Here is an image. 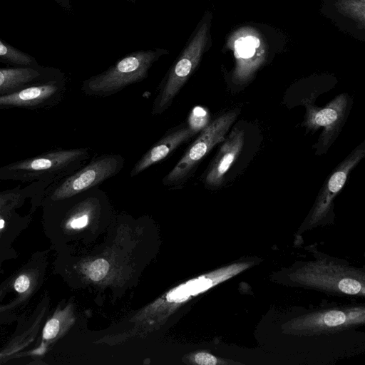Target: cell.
Instances as JSON below:
<instances>
[{"mask_svg":"<svg viewBox=\"0 0 365 365\" xmlns=\"http://www.w3.org/2000/svg\"><path fill=\"white\" fill-rule=\"evenodd\" d=\"M238 109L229 110L209 123L186 150L180 160L164 178L163 184L175 185L184 182L215 145L224 141L230 126L239 113Z\"/></svg>","mask_w":365,"mask_h":365,"instance_id":"277c9868","label":"cell"},{"mask_svg":"<svg viewBox=\"0 0 365 365\" xmlns=\"http://www.w3.org/2000/svg\"><path fill=\"white\" fill-rule=\"evenodd\" d=\"M29 285L30 280L25 274L20 275L14 282V288L19 293L26 292L29 287Z\"/></svg>","mask_w":365,"mask_h":365,"instance_id":"ffe728a7","label":"cell"},{"mask_svg":"<svg viewBox=\"0 0 365 365\" xmlns=\"http://www.w3.org/2000/svg\"><path fill=\"white\" fill-rule=\"evenodd\" d=\"M197 133L189 125L185 124L165 134L136 163L130 172V176H135L158 163Z\"/></svg>","mask_w":365,"mask_h":365,"instance_id":"9c48e42d","label":"cell"},{"mask_svg":"<svg viewBox=\"0 0 365 365\" xmlns=\"http://www.w3.org/2000/svg\"><path fill=\"white\" fill-rule=\"evenodd\" d=\"M348 102V95L341 93L323 108L305 103L304 125L307 130L316 131L323 128L317 145L321 150H326L338 135L345 119Z\"/></svg>","mask_w":365,"mask_h":365,"instance_id":"8992f818","label":"cell"},{"mask_svg":"<svg viewBox=\"0 0 365 365\" xmlns=\"http://www.w3.org/2000/svg\"><path fill=\"white\" fill-rule=\"evenodd\" d=\"M210 17L201 24L194 36L170 70L155 100L153 113L160 114L175 98L198 66L209 40Z\"/></svg>","mask_w":365,"mask_h":365,"instance_id":"3957f363","label":"cell"},{"mask_svg":"<svg viewBox=\"0 0 365 365\" xmlns=\"http://www.w3.org/2000/svg\"><path fill=\"white\" fill-rule=\"evenodd\" d=\"M210 286H212V281L210 279H198L190 281L186 284L178 287L170 292L167 298L170 301H183L190 294H197Z\"/></svg>","mask_w":365,"mask_h":365,"instance_id":"7c38bea8","label":"cell"},{"mask_svg":"<svg viewBox=\"0 0 365 365\" xmlns=\"http://www.w3.org/2000/svg\"><path fill=\"white\" fill-rule=\"evenodd\" d=\"M0 61L19 67H31L34 64V59L30 56L4 43L1 41H0Z\"/></svg>","mask_w":365,"mask_h":365,"instance_id":"4fadbf2b","label":"cell"},{"mask_svg":"<svg viewBox=\"0 0 365 365\" xmlns=\"http://www.w3.org/2000/svg\"><path fill=\"white\" fill-rule=\"evenodd\" d=\"M109 263L104 259L94 260L88 267V276L93 281L103 279L109 270Z\"/></svg>","mask_w":365,"mask_h":365,"instance_id":"2e32d148","label":"cell"},{"mask_svg":"<svg viewBox=\"0 0 365 365\" xmlns=\"http://www.w3.org/2000/svg\"><path fill=\"white\" fill-rule=\"evenodd\" d=\"M164 51H140L119 61L106 71L84 82L83 89L88 95L106 96L146 78L153 63Z\"/></svg>","mask_w":365,"mask_h":365,"instance_id":"7a4b0ae2","label":"cell"},{"mask_svg":"<svg viewBox=\"0 0 365 365\" xmlns=\"http://www.w3.org/2000/svg\"><path fill=\"white\" fill-rule=\"evenodd\" d=\"M122 165L120 155L101 156L77 172L50 185L41 196L51 201L72 197L113 176L120 170Z\"/></svg>","mask_w":365,"mask_h":365,"instance_id":"5b68a950","label":"cell"},{"mask_svg":"<svg viewBox=\"0 0 365 365\" xmlns=\"http://www.w3.org/2000/svg\"><path fill=\"white\" fill-rule=\"evenodd\" d=\"M365 143L363 142L334 169L322 187L312 215L314 222L326 215L331 207L334 197L344 187L350 172L364 158Z\"/></svg>","mask_w":365,"mask_h":365,"instance_id":"ba28073f","label":"cell"},{"mask_svg":"<svg viewBox=\"0 0 365 365\" xmlns=\"http://www.w3.org/2000/svg\"><path fill=\"white\" fill-rule=\"evenodd\" d=\"M88 215L87 213L82 214L73 218L70 222L72 228H82L88 225Z\"/></svg>","mask_w":365,"mask_h":365,"instance_id":"44dd1931","label":"cell"},{"mask_svg":"<svg viewBox=\"0 0 365 365\" xmlns=\"http://www.w3.org/2000/svg\"><path fill=\"white\" fill-rule=\"evenodd\" d=\"M314 319L315 327H334L344 324L347 321V317L342 311L330 310L320 314L319 318L317 316Z\"/></svg>","mask_w":365,"mask_h":365,"instance_id":"9a60e30c","label":"cell"},{"mask_svg":"<svg viewBox=\"0 0 365 365\" xmlns=\"http://www.w3.org/2000/svg\"><path fill=\"white\" fill-rule=\"evenodd\" d=\"M195 363L201 365H215L217 359L213 355L207 352L197 353L194 356Z\"/></svg>","mask_w":365,"mask_h":365,"instance_id":"d6986e66","label":"cell"},{"mask_svg":"<svg viewBox=\"0 0 365 365\" xmlns=\"http://www.w3.org/2000/svg\"><path fill=\"white\" fill-rule=\"evenodd\" d=\"M244 131L235 128L221 145L207 172L205 182L211 187H219L233 162L238 157L244 145Z\"/></svg>","mask_w":365,"mask_h":365,"instance_id":"30bf717a","label":"cell"},{"mask_svg":"<svg viewBox=\"0 0 365 365\" xmlns=\"http://www.w3.org/2000/svg\"><path fill=\"white\" fill-rule=\"evenodd\" d=\"M336 7L344 15L364 28V0H339Z\"/></svg>","mask_w":365,"mask_h":365,"instance_id":"5bb4252c","label":"cell"},{"mask_svg":"<svg viewBox=\"0 0 365 365\" xmlns=\"http://www.w3.org/2000/svg\"><path fill=\"white\" fill-rule=\"evenodd\" d=\"M87 155V149L58 148L0 167V180L44 182L48 186L68 176Z\"/></svg>","mask_w":365,"mask_h":365,"instance_id":"6da1fadb","label":"cell"},{"mask_svg":"<svg viewBox=\"0 0 365 365\" xmlns=\"http://www.w3.org/2000/svg\"><path fill=\"white\" fill-rule=\"evenodd\" d=\"M189 120L188 125L198 133L208 124V113L202 108L196 107L190 114Z\"/></svg>","mask_w":365,"mask_h":365,"instance_id":"e0dca14e","label":"cell"},{"mask_svg":"<svg viewBox=\"0 0 365 365\" xmlns=\"http://www.w3.org/2000/svg\"><path fill=\"white\" fill-rule=\"evenodd\" d=\"M60 323L57 319H50L45 325L43 330V337L45 339H51L58 333Z\"/></svg>","mask_w":365,"mask_h":365,"instance_id":"ac0fdd59","label":"cell"},{"mask_svg":"<svg viewBox=\"0 0 365 365\" xmlns=\"http://www.w3.org/2000/svg\"><path fill=\"white\" fill-rule=\"evenodd\" d=\"M64 83L60 79L27 86L7 95L0 96V109L52 108L61 100Z\"/></svg>","mask_w":365,"mask_h":365,"instance_id":"52a82bcc","label":"cell"},{"mask_svg":"<svg viewBox=\"0 0 365 365\" xmlns=\"http://www.w3.org/2000/svg\"><path fill=\"white\" fill-rule=\"evenodd\" d=\"M5 221L3 219H0V229L4 227Z\"/></svg>","mask_w":365,"mask_h":365,"instance_id":"7402d4cb","label":"cell"},{"mask_svg":"<svg viewBox=\"0 0 365 365\" xmlns=\"http://www.w3.org/2000/svg\"><path fill=\"white\" fill-rule=\"evenodd\" d=\"M56 79L34 66L0 68V96Z\"/></svg>","mask_w":365,"mask_h":365,"instance_id":"8fae6325","label":"cell"}]
</instances>
